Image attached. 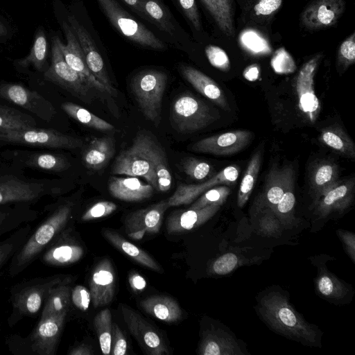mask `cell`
<instances>
[{
    "label": "cell",
    "instance_id": "1",
    "mask_svg": "<svg viewBox=\"0 0 355 355\" xmlns=\"http://www.w3.org/2000/svg\"><path fill=\"white\" fill-rule=\"evenodd\" d=\"M115 175L143 177L156 190L170 189L172 178L164 148L146 132H139L132 144L116 157L112 167Z\"/></svg>",
    "mask_w": 355,
    "mask_h": 355
},
{
    "label": "cell",
    "instance_id": "2",
    "mask_svg": "<svg viewBox=\"0 0 355 355\" xmlns=\"http://www.w3.org/2000/svg\"><path fill=\"white\" fill-rule=\"evenodd\" d=\"M74 207L75 203L72 200L58 201L44 207L46 217L31 230L25 243L9 262L8 272L11 277L24 272L39 259L52 241L69 228Z\"/></svg>",
    "mask_w": 355,
    "mask_h": 355
},
{
    "label": "cell",
    "instance_id": "3",
    "mask_svg": "<svg viewBox=\"0 0 355 355\" xmlns=\"http://www.w3.org/2000/svg\"><path fill=\"white\" fill-rule=\"evenodd\" d=\"M262 319L275 331L309 346L320 347L321 332L309 323L279 291H271L258 300Z\"/></svg>",
    "mask_w": 355,
    "mask_h": 355
},
{
    "label": "cell",
    "instance_id": "4",
    "mask_svg": "<svg viewBox=\"0 0 355 355\" xmlns=\"http://www.w3.org/2000/svg\"><path fill=\"white\" fill-rule=\"evenodd\" d=\"M62 191L58 180L29 178L20 167L8 162L0 165V206L31 205Z\"/></svg>",
    "mask_w": 355,
    "mask_h": 355
},
{
    "label": "cell",
    "instance_id": "5",
    "mask_svg": "<svg viewBox=\"0 0 355 355\" xmlns=\"http://www.w3.org/2000/svg\"><path fill=\"white\" fill-rule=\"evenodd\" d=\"M67 275L38 277L19 282L10 288L11 311L7 322L12 328L25 318H33L42 311L51 290Z\"/></svg>",
    "mask_w": 355,
    "mask_h": 355
},
{
    "label": "cell",
    "instance_id": "6",
    "mask_svg": "<svg viewBox=\"0 0 355 355\" xmlns=\"http://www.w3.org/2000/svg\"><path fill=\"white\" fill-rule=\"evenodd\" d=\"M67 313L40 318L26 336H9L6 340L8 350L15 355H55Z\"/></svg>",
    "mask_w": 355,
    "mask_h": 355
},
{
    "label": "cell",
    "instance_id": "7",
    "mask_svg": "<svg viewBox=\"0 0 355 355\" xmlns=\"http://www.w3.org/2000/svg\"><path fill=\"white\" fill-rule=\"evenodd\" d=\"M113 27L125 39L142 48L165 51L167 44L137 21L116 0H96Z\"/></svg>",
    "mask_w": 355,
    "mask_h": 355
},
{
    "label": "cell",
    "instance_id": "8",
    "mask_svg": "<svg viewBox=\"0 0 355 355\" xmlns=\"http://www.w3.org/2000/svg\"><path fill=\"white\" fill-rule=\"evenodd\" d=\"M167 75L162 71L148 69L137 73L132 79L131 88L145 117L157 124L160 119L163 94Z\"/></svg>",
    "mask_w": 355,
    "mask_h": 355
},
{
    "label": "cell",
    "instance_id": "9",
    "mask_svg": "<svg viewBox=\"0 0 355 355\" xmlns=\"http://www.w3.org/2000/svg\"><path fill=\"white\" fill-rule=\"evenodd\" d=\"M171 118L173 126L178 132L191 133L211 125L220 115L201 100L184 94L174 100Z\"/></svg>",
    "mask_w": 355,
    "mask_h": 355
},
{
    "label": "cell",
    "instance_id": "10",
    "mask_svg": "<svg viewBox=\"0 0 355 355\" xmlns=\"http://www.w3.org/2000/svg\"><path fill=\"white\" fill-rule=\"evenodd\" d=\"M58 38V36L52 38L51 64L44 72V78L61 87L81 101L87 104L92 103L98 96L97 92L66 62Z\"/></svg>",
    "mask_w": 355,
    "mask_h": 355
},
{
    "label": "cell",
    "instance_id": "11",
    "mask_svg": "<svg viewBox=\"0 0 355 355\" xmlns=\"http://www.w3.org/2000/svg\"><path fill=\"white\" fill-rule=\"evenodd\" d=\"M6 144L44 149L72 150L83 146L82 140L51 128L31 127L0 132Z\"/></svg>",
    "mask_w": 355,
    "mask_h": 355
},
{
    "label": "cell",
    "instance_id": "12",
    "mask_svg": "<svg viewBox=\"0 0 355 355\" xmlns=\"http://www.w3.org/2000/svg\"><path fill=\"white\" fill-rule=\"evenodd\" d=\"M0 157L23 169L31 168L52 174L62 173L71 166V162L66 156L46 150L8 149L0 152Z\"/></svg>",
    "mask_w": 355,
    "mask_h": 355
},
{
    "label": "cell",
    "instance_id": "13",
    "mask_svg": "<svg viewBox=\"0 0 355 355\" xmlns=\"http://www.w3.org/2000/svg\"><path fill=\"white\" fill-rule=\"evenodd\" d=\"M0 98L27 110L45 121H50L55 114V109L49 101L37 92L19 84L0 83Z\"/></svg>",
    "mask_w": 355,
    "mask_h": 355
},
{
    "label": "cell",
    "instance_id": "14",
    "mask_svg": "<svg viewBox=\"0 0 355 355\" xmlns=\"http://www.w3.org/2000/svg\"><path fill=\"white\" fill-rule=\"evenodd\" d=\"M322 58L319 53L306 62L299 71L295 81L298 106L310 122L313 123L320 112V103L315 93L314 76Z\"/></svg>",
    "mask_w": 355,
    "mask_h": 355
},
{
    "label": "cell",
    "instance_id": "15",
    "mask_svg": "<svg viewBox=\"0 0 355 355\" xmlns=\"http://www.w3.org/2000/svg\"><path fill=\"white\" fill-rule=\"evenodd\" d=\"M67 20L80 45L89 69L95 78L105 86L110 95H116V89L112 83L104 60L91 34L74 15H69Z\"/></svg>",
    "mask_w": 355,
    "mask_h": 355
},
{
    "label": "cell",
    "instance_id": "16",
    "mask_svg": "<svg viewBox=\"0 0 355 355\" xmlns=\"http://www.w3.org/2000/svg\"><path fill=\"white\" fill-rule=\"evenodd\" d=\"M120 309L128 329L146 354H168L164 340L153 325L128 305L121 304Z\"/></svg>",
    "mask_w": 355,
    "mask_h": 355
},
{
    "label": "cell",
    "instance_id": "17",
    "mask_svg": "<svg viewBox=\"0 0 355 355\" xmlns=\"http://www.w3.org/2000/svg\"><path fill=\"white\" fill-rule=\"evenodd\" d=\"M253 134L247 130H237L202 139L189 149L214 155H231L245 148L252 141Z\"/></svg>",
    "mask_w": 355,
    "mask_h": 355
},
{
    "label": "cell",
    "instance_id": "18",
    "mask_svg": "<svg viewBox=\"0 0 355 355\" xmlns=\"http://www.w3.org/2000/svg\"><path fill=\"white\" fill-rule=\"evenodd\" d=\"M62 28L67 44H64L59 37L58 42L66 62L97 93L110 95L105 86L95 78L89 69L80 45L69 23L63 21Z\"/></svg>",
    "mask_w": 355,
    "mask_h": 355
},
{
    "label": "cell",
    "instance_id": "19",
    "mask_svg": "<svg viewBox=\"0 0 355 355\" xmlns=\"http://www.w3.org/2000/svg\"><path fill=\"white\" fill-rule=\"evenodd\" d=\"M345 0H311L300 15L304 28L318 31L334 26L343 15Z\"/></svg>",
    "mask_w": 355,
    "mask_h": 355
},
{
    "label": "cell",
    "instance_id": "20",
    "mask_svg": "<svg viewBox=\"0 0 355 355\" xmlns=\"http://www.w3.org/2000/svg\"><path fill=\"white\" fill-rule=\"evenodd\" d=\"M168 208L167 200H162L130 213L123 222L125 232L135 240L143 239L146 234L158 233Z\"/></svg>",
    "mask_w": 355,
    "mask_h": 355
},
{
    "label": "cell",
    "instance_id": "21",
    "mask_svg": "<svg viewBox=\"0 0 355 355\" xmlns=\"http://www.w3.org/2000/svg\"><path fill=\"white\" fill-rule=\"evenodd\" d=\"M239 175V168L233 165L229 166L213 175L205 182L198 184H180L168 199V207L192 202L200 195L207 190L220 184L233 185L236 182Z\"/></svg>",
    "mask_w": 355,
    "mask_h": 355
},
{
    "label": "cell",
    "instance_id": "22",
    "mask_svg": "<svg viewBox=\"0 0 355 355\" xmlns=\"http://www.w3.org/2000/svg\"><path fill=\"white\" fill-rule=\"evenodd\" d=\"M149 22L167 35L173 43L183 49L189 44V37L162 0H141Z\"/></svg>",
    "mask_w": 355,
    "mask_h": 355
},
{
    "label": "cell",
    "instance_id": "23",
    "mask_svg": "<svg viewBox=\"0 0 355 355\" xmlns=\"http://www.w3.org/2000/svg\"><path fill=\"white\" fill-rule=\"evenodd\" d=\"M354 196V178L338 180L313 201L315 214L324 218L332 213L343 212L350 206Z\"/></svg>",
    "mask_w": 355,
    "mask_h": 355
},
{
    "label": "cell",
    "instance_id": "24",
    "mask_svg": "<svg viewBox=\"0 0 355 355\" xmlns=\"http://www.w3.org/2000/svg\"><path fill=\"white\" fill-rule=\"evenodd\" d=\"M70 228L63 231L40 256L41 262L48 266H67L78 261L84 254L83 248L73 241Z\"/></svg>",
    "mask_w": 355,
    "mask_h": 355
},
{
    "label": "cell",
    "instance_id": "25",
    "mask_svg": "<svg viewBox=\"0 0 355 355\" xmlns=\"http://www.w3.org/2000/svg\"><path fill=\"white\" fill-rule=\"evenodd\" d=\"M293 179L295 172L290 165L272 168L266 179L263 193L254 205L253 214L256 215L266 208L272 211Z\"/></svg>",
    "mask_w": 355,
    "mask_h": 355
},
{
    "label": "cell",
    "instance_id": "26",
    "mask_svg": "<svg viewBox=\"0 0 355 355\" xmlns=\"http://www.w3.org/2000/svg\"><path fill=\"white\" fill-rule=\"evenodd\" d=\"M114 280L111 261L107 259L101 260L94 268L89 282L91 300L94 307L111 302L114 294Z\"/></svg>",
    "mask_w": 355,
    "mask_h": 355
},
{
    "label": "cell",
    "instance_id": "27",
    "mask_svg": "<svg viewBox=\"0 0 355 355\" xmlns=\"http://www.w3.org/2000/svg\"><path fill=\"white\" fill-rule=\"evenodd\" d=\"M220 208L218 205H210L201 209L177 210L166 219V229L169 234H180L205 223Z\"/></svg>",
    "mask_w": 355,
    "mask_h": 355
},
{
    "label": "cell",
    "instance_id": "28",
    "mask_svg": "<svg viewBox=\"0 0 355 355\" xmlns=\"http://www.w3.org/2000/svg\"><path fill=\"white\" fill-rule=\"evenodd\" d=\"M200 355H244L235 338L220 329L205 330L198 348Z\"/></svg>",
    "mask_w": 355,
    "mask_h": 355
},
{
    "label": "cell",
    "instance_id": "29",
    "mask_svg": "<svg viewBox=\"0 0 355 355\" xmlns=\"http://www.w3.org/2000/svg\"><path fill=\"white\" fill-rule=\"evenodd\" d=\"M179 70L183 78L198 92L223 110H230L223 91L213 79L189 65L181 64L179 67Z\"/></svg>",
    "mask_w": 355,
    "mask_h": 355
},
{
    "label": "cell",
    "instance_id": "30",
    "mask_svg": "<svg viewBox=\"0 0 355 355\" xmlns=\"http://www.w3.org/2000/svg\"><path fill=\"white\" fill-rule=\"evenodd\" d=\"M108 190L115 198L127 202H138L149 198L153 193L154 188L134 176L111 177L108 182Z\"/></svg>",
    "mask_w": 355,
    "mask_h": 355
},
{
    "label": "cell",
    "instance_id": "31",
    "mask_svg": "<svg viewBox=\"0 0 355 355\" xmlns=\"http://www.w3.org/2000/svg\"><path fill=\"white\" fill-rule=\"evenodd\" d=\"M38 216L31 205L17 204L0 206V238L34 221Z\"/></svg>",
    "mask_w": 355,
    "mask_h": 355
},
{
    "label": "cell",
    "instance_id": "32",
    "mask_svg": "<svg viewBox=\"0 0 355 355\" xmlns=\"http://www.w3.org/2000/svg\"><path fill=\"white\" fill-rule=\"evenodd\" d=\"M140 306L148 314L167 323L176 322L182 315L177 301L167 295L150 296L141 300Z\"/></svg>",
    "mask_w": 355,
    "mask_h": 355
},
{
    "label": "cell",
    "instance_id": "33",
    "mask_svg": "<svg viewBox=\"0 0 355 355\" xmlns=\"http://www.w3.org/2000/svg\"><path fill=\"white\" fill-rule=\"evenodd\" d=\"M338 172L337 164L329 160H321L313 166L309 186L313 201L338 180Z\"/></svg>",
    "mask_w": 355,
    "mask_h": 355
},
{
    "label": "cell",
    "instance_id": "34",
    "mask_svg": "<svg viewBox=\"0 0 355 355\" xmlns=\"http://www.w3.org/2000/svg\"><path fill=\"white\" fill-rule=\"evenodd\" d=\"M114 153L115 146L112 138H94L85 150L83 159L87 168L97 171L108 164Z\"/></svg>",
    "mask_w": 355,
    "mask_h": 355
},
{
    "label": "cell",
    "instance_id": "35",
    "mask_svg": "<svg viewBox=\"0 0 355 355\" xmlns=\"http://www.w3.org/2000/svg\"><path fill=\"white\" fill-rule=\"evenodd\" d=\"M104 237L119 250L127 254L135 261L155 272H162L161 266L147 252L127 241L115 231L105 229Z\"/></svg>",
    "mask_w": 355,
    "mask_h": 355
},
{
    "label": "cell",
    "instance_id": "36",
    "mask_svg": "<svg viewBox=\"0 0 355 355\" xmlns=\"http://www.w3.org/2000/svg\"><path fill=\"white\" fill-rule=\"evenodd\" d=\"M220 31L227 37H233L234 28V6L233 0H200Z\"/></svg>",
    "mask_w": 355,
    "mask_h": 355
},
{
    "label": "cell",
    "instance_id": "37",
    "mask_svg": "<svg viewBox=\"0 0 355 355\" xmlns=\"http://www.w3.org/2000/svg\"><path fill=\"white\" fill-rule=\"evenodd\" d=\"M72 277L67 275L50 291L42 309L40 318L68 312L71 303Z\"/></svg>",
    "mask_w": 355,
    "mask_h": 355
},
{
    "label": "cell",
    "instance_id": "38",
    "mask_svg": "<svg viewBox=\"0 0 355 355\" xmlns=\"http://www.w3.org/2000/svg\"><path fill=\"white\" fill-rule=\"evenodd\" d=\"M319 294L328 300H343L349 293V286L328 270L321 268L315 280Z\"/></svg>",
    "mask_w": 355,
    "mask_h": 355
},
{
    "label": "cell",
    "instance_id": "39",
    "mask_svg": "<svg viewBox=\"0 0 355 355\" xmlns=\"http://www.w3.org/2000/svg\"><path fill=\"white\" fill-rule=\"evenodd\" d=\"M47 50L45 33L42 29H38L29 53L26 57L15 60V64L19 68L32 66L37 71L44 72L47 69L46 67Z\"/></svg>",
    "mask_w": 355,
    "mask_h": 355
},
{
    "label": "cell",
    "instance_id": "40",
    "mask_svg": "<svg viewBox=\"0 0 355 355\" xmlns=\"http://www.w3.org/2000/svg\"><path fill=\"white\" fill-rule=\"evenodd\" d=\"M320 140L328 147L347 157H355V146L351 138L340 128L330 126L320 131Z\"/></svg>",
    "mask_w": 355,
    "mask_h": 355
},
{
    "label": "cell",
    "instance_id": "41",
    "mask_svg": "<svg viewBox=\"0 0 355 355\" xmlns=\"http://www.w3.org/2000/svg\"><path fill=\"white\" fill-rule=\"evenodd\" d=\"M61 107L69 116L85 126L100 131H110L114 129L111 123L77 104L65 102L62 103Z\"/></svg>",
    "mask_w": 355,
    "mask_h": 355
},
{
    "label": "cell",
    "instance_id": "42",
    "mask_svg": "<svg viewBox=\"0 0 355 355\" xmlns=\"http://www.w3.org/2000/svg\"><path fill=\"white\" fill-rule=\"evenodd\" d=\"M32 227L27 223L0 241V270L10 262L13 255L26 241Z\"/></svg>",
    "mask_w": 355,
    "mask_h": 355
},
{
    "label": "cell",
    "instance_id": "43",
    "mask_svg": "<svg viewBox=\"0 0 355 355\" xmlns=\"http://www.w3.org/2000/svg\"><path fill=\"white\" fill-rule=\"evenodd\" d=\"M261 160V152L258 150L248 162L237 194V205L240 208L245 206L252 193L260 170Z\"/></svg>",
    "mask_w": 355,
    "mask_h": 355
},
{
    "label": "cell",
    "instance_id": "44",
    "mask_svg": "<svg viewBox=\"0 0 355 355\" xmlns=\"http://www.w3.org/2000/svg\"><path fill=\"white\" fill-rule=\"evenodd\" d=\"M37 121L31 115L15 108L0 105V132L36 127Z\"/></svg>",
    "mask_w": 355,
    "mask_h": 355
},
{
    "label": "cell",
    "instance_id": "45",
    "mask_svg": "<svg viewBox=\"0 0 355 355\" xmlns=\"http://www.w3.org/2000/svg\"><path fill=\"white\" fill-rule=\"evenodd\" d=\"M295 205V179H293L291 181L282 198L272 210L284 227H291L296 223Z\"/></svg>",
    "mask_w": 355,
    "mask_h": 355
},
{
    "label": "cell",
    "instance_id": "46",
    "mask_svg": "<svg viewBox=\"0 0 355 355\" xmlns=\"http://www.w3.org/2000/svg\"><path fill=\"white\" fill-rule=\"evenodd\" d=\"M94 326L97 333L102 353L110 354L112 324L111 312L108 309L102 310L95 316Z\"/></svg>",
    "mask_w": 355,
    "mask_h": 355
},
{
    "label": "cell",
    "instance_id": "47",
    "mask_svg": "<svg viewBox=\"0 0 355 355\" xmlns=\"http://www.w3.org/2000/svg\"><path fill=\"white\" fill-rule=\"evenodd\" d=\"M231 192L228 185L216 186L205 193L189 207L190 209H201L210 205L221 206L227 200Z\"/></svg>",
    "mask_w": 355,
    "mask_h": 355
},
{
    "label": "cell",
    "instance_id": "48",
    "mask_svg": "<svg viewBox=\"0 0 355 355\" xmlns=\"http://www.w3.org/2000/svg\"><path fill=\"white\" fill-rule=\"evenodd\" d=\"M240 42L248 52L254 55H264L270 51L266 40L255 31L249 30L240 35Z\"/></svg>",
    "mask_w": 355,
    "mask_h": 355
},
{
    "label": "cell",
    "instance_id": "49",
    "mask_svg": "<svg viewBox=\"0 0 355 355\" xmlns=\"http://www.w3.org/2000/svg\"><path fill=\"white\" fill-rule=\"evenodd\" d=\"M259 213H261L258 223L259 232L266 236H279L283 226L274 212L270 209L266 208Z\"/></svg>",
    "mask_w": 355,
    "mask_h": 355
},
{
    "label": "cell",
    "instance_id": "50",
    "mask_svg": "<svg viewBox=\"0 0 355 355\" xmlns=\"http://www.w3.org/2000/svg\"><path fill=\"white\" fill-rule=\"evenodd\" d=\"M182 170L194 180H202L208 177L213 168L206 162L195 157H185L181 162Z\"/></svg>",
    "mask_w": 355,
    "mask_h": 355
},
{
    "label": "cell",
    "instance_id": "51",
    "mask_svg": "<svg viewBox=\"0 0 355 355\" xmlns=\"http://www.w3.org/2000/svg\"><path fill=\"white\" fill-rule=\"evenodd\" d=\"M244 263L243 259L233 252H227L213 262L211 270L218 275H225L235 270Z\"/></svg>",
    "mask_w": 355,
    "mask_h": 355
},
{
    "label": "cell",
    "instance_id": "52",
    "mask_svg": "<svg viewBox=\"0 0 355 355\" xmlns=\"http://www.w3.org/2000/svg\"><path fill=\"white\" fill-rule=\"evenodd\" d=\"M190 26L196 32L202 30V23L196 0H173Z\"/></svg>",
    "mask_w": 355,
    "mask_h": 355
},
{
    "label": "cell",
    "instance_id": "53",
    "mask_svg": "<svg viewBox=\"0 0 355 355\" xmlns=\"http://www.w3.org/2000/svg\"><path fill=\"white\" fill-rule=\"evenodd\" d=\"M355 62V33L353 32L338 46L337 64L343 71Z\"/></svg>",
    "mask_w": 355,
    "mask_h": 355
},
{
    "label": "cell",
    "instance_id": "54",
    "mask_svg": "<svg viewBox=\"0 0 355 355\" xmlns=\"http://www.w3.org/2000/svg\"><path fill=\"white\" fill-rule=\"evenodd\" d=\"M205 55L209 63L215 68L228 71L230 69V61L226 52L220 47L215 45L206 46Z\"/></svg>",
    "mask_w": 355,
    "mask_h": 355
},
{
    "label": "cell",
    "instance_id": "55",
    "mask_svg": "<svg viewBox=\"0 0 355 355\" xmlns=\"http://www.w3.org/2000/svg\"><path fill=\"white\" fill-rule=\"evenodd\" d=\"M117 208L115 203L110 201H101L93 205L81 216V220L88 221L107 216Z\"/></svg>",
    "mask_w": 355,
    "mask_h": 355
},
{
    "label": "cell",
    "instance_id": "56",
    "mask_svg": "<svg viewBox=\"0 0 355 355\" xmlns=\"http://www.w3.org/2000/svg\"><path fill=\"white\" fill-rule=\"evenodd\" d=\"M127 350V341L123 333L116 324H113L110 354L125 355Z\"/></svg>",
    "mask_w": 355,
    "mask_h": 355
},
{
    "label": "cell",
    "instance_id": "57",
    "mask_svg": "<svg viewBox=\"0 0 355 355\" xmlns=\"http://www.w3.org/2000/svg\"><path fill=\"white\" fill-rule=\"evenodd\" d=\"M91 301L90 292L83 286H76L71 290V302L79 310L85 311L88 309Z\"/></svg>",
    "mask_w": 355,
    "mask_h": 355
},
{
    "label": "cell",
    "instance_id": "58",
    "mask_svg": "<svg viewBox=\"0 0 355 355\" xmlns=\"http://www.w3.org/2000/svg\"><path fill=\"white\" fill-rule=\"evenodd\" d=\"M283 0H258L253 6V12L258 17H270L282 6Z\"/></svg>",
    "mask_w": 355,
    "mask_h": 355
},
{
    "label": "cell",
    "instance_id": "59",
    "mask_svg": "<svg viewBox=\"0 0 355 355\" xmlns=\"http://www.w3.org/2000/svg\"><path fill=\"white\" fill-rule=\"evenodd\" d=\"M337 235L341 240L344 248L351 258L353 262L355 261V234L354 233L344 230H338L336 231Z\"/></svg>",
    "mask_w": 355,
    "mask_h": 355
},
{
    "label": "cell",
    "instance_id": "60",
    "mask_svg": "<svg viewBox=\"0 0 355 355\" xmlns=\"http://www.w3.org/2000/svg\"><path fill=\"white\" fill-rule=\"evenodd\" d=\"M133 12L143 19L149 21L141 0H122Z\"/></svg>",
    "mask_w": 355,
    "mask_h": 355
},
{
    "label": "cell",
    "instance_id": "61",
    "mask_svg": "<svg viewBox=\"0 0 355 355\" xmlns=\"http://www.w3.org/2000/svg\"><path fill=\"white\" fill-rule=\"evenodd\" d=\"M129 283L131 288L135 291H141L146 286V282L145 279L136 272H132L129 277Z\"/></svg>",
    "mask_w": 355,
    "mask_h": 355
},
{
    "label": "cell",
    "instance_id": "62",
    "mask_svg": "<svg viewBox=\"0 0 355 355\" xmlns=\"http://www.w3.org/2000/svg\"><path fill=\"white\" fill-rule=\"evenodd\" d=\"M67 354L69 355H91L93 352L87 345L81 344L73 347Z\"/></svg>",
    "mask_w": 355,
    "mask_h": 355
},
{
    "label": "cell",
    "instance_id": "63",
    "mask_svg": "<svg viewBox=\"0 0 355 355\" xmlns=\"http://www.w3.org/2000/svg\"><path fill=\"white\" fill-rule=\"evenodd\" d=\"M259 74V67L257 64L249 66L244 71L245 78L254 80L257 78Z\"/></svg>",
    "mask_w": 355,
    "mask_h": 355
},
{
    "label": "cell",
    "instance_id": "64",
    "mask_svg": "<svg viewBox=\"0 0 355 355\" xmlns=\"http://www.w3.org/2000/svg\"><path fill=\"white\" fill-rule=\"evenodd\" d=\"M8 33V30L6 26L0 21V37L6 36Z\"/></svg>",
    "mask_w": 355,
    "mask_h": 355
}]
</instances>
